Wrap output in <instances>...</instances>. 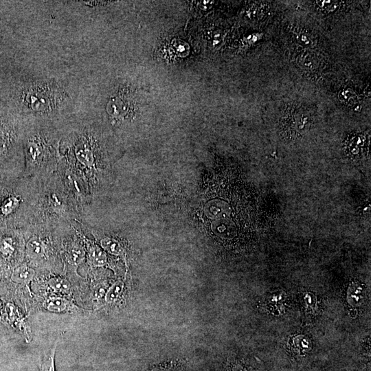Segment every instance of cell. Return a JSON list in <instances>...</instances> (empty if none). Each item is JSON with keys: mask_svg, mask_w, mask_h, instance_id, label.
I'll list each match as a JSON object with an SVG mask.
<instances>
[{"mask_svg": "<svg viewBox=\"0 0 371 371\" xmlns=\"http://www.w3.org/2000/svg\"><path fill=\"white\" fill-rule=\"evenodd\" d=\"M56 344L46 352L41 362L39 371H56L55 369V353Z\"/></svg>", "mask_w": 371, "mask_h": 371, "instance_id": "obj_9", "label": "cell"}, {"mask_svg": "<svg viewBox=\"0 0 371 371\" xmlns=\"http://www.w3.org/2000/svg\"><path fill=\"white\" fill-rule=\"evenodd\" d=\"M123 288V284L121 282L115 283L108 291L106 295V300L108 302H113L120 295Z\"/></svg>", "mask_w": 371, "mask_h": 371, "instance_id": "obj_10", "label": "cell"}, {"mask_svg": "<svg viewBox=\"0 0 371 371\" xmlns=\"http://www.w3.org/2000/svg\"><path fill=\"white\" fill-rule=\"evenodd\" d=\"M44 308L52 313H64L72 310L74 305L62 296L49 297L43 303Z\"/></svg>", "mask_w": 371, "mask_h": 371, "instance_id": "obj_7", "label": "cell"}, {"mask_svg": "<svg viewBox=\"0 0 371 371\" xmlns=\"http://www.w3.org/2000/svg\"><path fill=\"white\" fill-rule=\"evenodd\" d=\"M4 345H5L4 336H3V334H2L1 330H0V350L1 348H3Z\"/></svg>", "mask_w": 371, "mask_h": 371, "instance_id": "obj_14", "label": "cell"}, {"mask_svg": "<svg viewBox=\"0 0 371 371\" xmlns=\"http://www.w3.org/2000/svg\"><path fill=\"white\" fill-rule=\"evenodd\" d=\"M317 2L320 8L330 11L336 8L338 5V2L334 1H317Z\"/></svg>", "mask_w": 371, "mask_h": 371, "instance_id": "obj_11", "label": "cell"}, {"mask_svg": "<svg viewBox=\"0 0 371 371\" xmlns=\"http://www.w3.org/2000/svg\"><path fill=\"white\" fill-rule=\"evenodd\" d=\"M47 283L52 291L58 294L67 295L70 292V282L61 276H53L48 279Z\"/></svg>", "mask_w": 371, "mask_h": 371, "instance_id": "obj_8", "label": "cell"}, {"mask_svg": "<svg viewBox=\"0 0 371 371\" xmlns=\"http://www.w3.org/2000/svg\"><path fill=\"white\" fill-rule=\"evenodd\" d=\"M35 269L27 262L14 267L10 274V280L17 284H27L34 278Z\"/></svg>", "mask_w": 371, "mask_h": 371, "instance_id": "obj_6", "label": "cell"}, {"mask_svg": "<svg viewBox=\"0 0 371 371\" xmlns=\"http://www.w3.org/2000/svg\"><path fill=\"white\" fill-rule=\"evenodd\" d=\"M64 88L49 80L30 83L23 91L25 106L39 117L48 116L58 110L67 99Z\"/></svg>", "mask_w": 371, "mask_h": 371, "instance_id": "obj_4", "label": "cell"}, {"mask_svg": "<svg viewBox=\"0 0 371 371\" xmlns=\"http://www.w3.org/2000/svg\"><path fill=\"white\" fill-rule=\"evenodd\" d=\"M61 126L41 120L24 124L23 175L42 179L57 171Z\"/></svg>", "mask_w": 371, "mask_h": 371, "instance_id": "obj_2", "label": "cell"}, {"mask_svg": "<svg viewBox=\"0 0 371 371\" xmlns=\"http://www.w3.org/2000/svg\"><path fill=\"white\" fill-rule=\"evenodd\" d=\"M80 215V207L58 171L38 180L36 202L27 227L56 229L79 221Z\"/></svg>", "mask_w": 371, "mask_h": 371, "instance_id": "obj_1", "label": "cell"}, {"mask_svg": "<svg viewBox=\"0 0 371 371\" xmlns=\"http://www.w3.org/2000/svg\"><path fill=\"white\" fill-rule=\"evenodd\" d=\"M1 322L8 323L14 329L25 334V337L29 338V329L25 321L20 313L18 308L12 303L8 302L3 305L1 315Z\"/></svg>", "mask_w": 371, "mask_h": 371, "instance_id": "obj_5", "label": "cell"}, {"mask_svg": "<svg viewBox=\"0 0 371 371\" xmlns=\"http://www.w3.org/2000/svg\"><path fill=\"white\" fill-rule=\"evenodd\" d=\"M38 189V179L32 177L0 181V231L28 226Z\"/></svg>", "mask_w": 371, "mask_h": 371, "instance_id": "obj_3", "label": "cell"}, {"mask_svg": "<svg viewBox=\"0 0 371 371\" xmlns=\"http://www.w3.org/2000/svg\"><path fill=\"white\" fill-rule=\"evenodd\" d=\"M197 7L202 10H207L211 8L214 4V1H194Z\"/></svg>", "mask_w": 371, "mask_h": 371, "instance_id": "obj_13", "label": "cell"}, {"mask_svg": "<svg viewBox=\"0 0 371 371\" xmlns=\"http://www.w3.org/2000/svg\"><path fill=\"white\" fill-rule=\"evenodd\" d=\"M297 42L302 45H313V41L311 39L310 37L308 36L307 34L304 33H300L297 35Z\"/></svg>", "mask_w": 371, "mask_h": 371, "instance_id": "obj_12", "label": "cell"}]
</instances>
